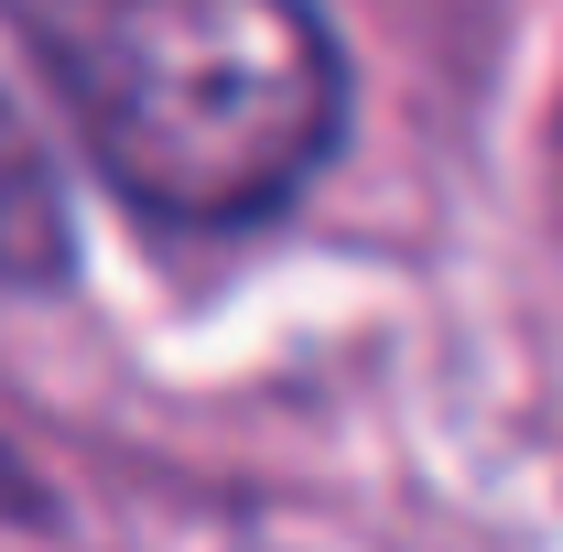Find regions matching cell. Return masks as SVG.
I'll return each instance as SVG.
<instances>
[{"label":"cell","instance_id":"obj_1","mask_svg":"<svg viewBox=\"0 0 563 552\" xmlns=\"http://www.w3.org/2000/svg\"><path fill=\"white\" fill-rule=\"evenodd\" d=\"M87 163L152 228H261L347 152V33L325 0H11Z\"/></svg>","mask_w":563,"mask_h":552},{"label":"cell","instance_id":"obj_2","mask_svg":"<svg viewBox=\"0 0 563 552\" xmlns=\"http://www.w3.org/2000/svg\"><path fill=\"white\" fill-rule=\"evenodd\" d=\"M76 281V207L44 131L0 87V292H66Z\"/></svg>","mask_w":563,"mask_h":552},{"label":"cell","instance_id":"obj_3","mask_svg":"<svg viewBox=\"0 0 563 552\" xmlns=\"http://www.w3.org/2000/svg\"><path fill=\"white\" fill-rule=\"evenodd\" d=\"M0 509H33V487L11 477V455H0Z\"/></svg>","mask_w":563,"mask_h":552}]
</instances>
